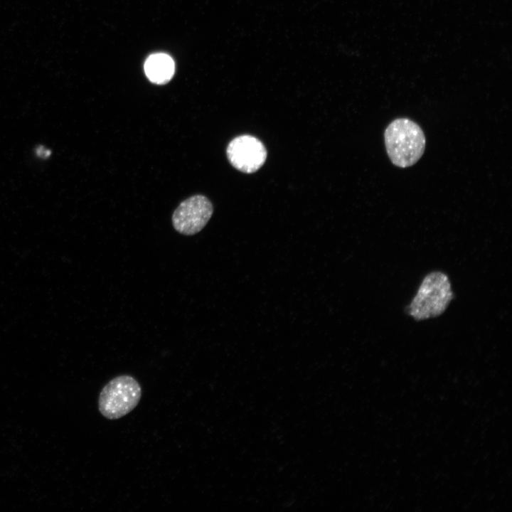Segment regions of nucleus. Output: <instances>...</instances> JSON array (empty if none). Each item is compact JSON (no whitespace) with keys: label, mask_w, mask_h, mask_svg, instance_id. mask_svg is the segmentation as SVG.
Wrapping results in <instances>:
<instances>
[{"label":"nucleus","mask_w":512,"mask_h":512,"mask_svg":"<svg viewBox=\"0 0 512 512\" xmlns=\"http://www.w3.org/2000/svg\"><path fill=\"white\" fill-rule=\"evenodd\" d=\"M384 140L391 162L400 168L416 164L425 149L426 139L422 128L407 118L392 121L385 130Z\"/></svg>","instance_id":"1"},{"label":"nucleus","mask_w":512,"mask_h":512,"mask_svg":"<svg viewBox=\"0 0 512 512\" xmlns=\"http://www.w3.org/2000/svg\"><path fill=\"white\" fill-rule=\"evenodd\" d=\"M141 397L142 388L134 378L119 375L102 389L98 400L99 411L107 419H119L137 407Z\"/></svg>","instance_id":"2"},{"label":"nucleus","mask_w":512,"mask_h":512,"mask_svg":"<svg viewBox=\"0 0 512 512\" xmlns=\"http://www.w3.org/2000/svg\"><path fill=\"white\" fill-rule=\"evenodd\" d=\"M452 297L447 278L442 273H433L423 281L411 304V314L416 319L433 317L441 314Z\"/></svg>","instance_id":"3"},{"label":"nucleus","mask_w":512,"mask_h":512,"mask_svg":"<svg viewBox=\"0 0 512 512\" xmlns=\"http://www.w3.org/2000/svg\"><path fill=\"white\" fill-rule=\"evenodd\" d=\"M213 212L210 201L204 196L196 195L183 201L172 215L174 229L181 234L192 235L201 231Z\"/></svg>","instance_id":"4"},{"label":"nucleus","mask_w":512,"mask_h":512,"mask_svg":"<svg viewBox=\"0 0 512 512\" xmlns=\"http://www.w3.org/2000/svg\"><path fill=\"white\" fill-rule=\"evenodd\" d=\"M227 156L236 169L251 174L264 164L267 151L262 142L257 138L250 135H241L229 143Z\"/></svg>","instance_id":"5"},{"label":"nucleus","mask_w":512,"mask_h":512,"mask_svg":"<svg viewBox=\"0 0 512 512\" xmlns=\"http://www.w3.org/2000/svg\"><path fill=\"white\" fill-rule=\"evenodd\" d=\"M144 72L151 82L164 85L173 78L175 64L173 59L167 54H152L145 61Z\"/></svg>","instance_id":"6"},{"label":"nucleus","mask_w":512,"mask_h":512,"mask_svg":"<svg viewBox=\"0 0 512 512\" xmlns=\"http://www.w3.org/2000/svg\"><path fill=\"white\" fill-rule=\"evenodd\" d=\"M36 152L37 156L42 159H46V158L49 157L50 155V153H51L49 149H46L45 147L41 146H38L36 149Z\"/></svg>","instance_id":"7"}]
</instances>
